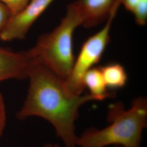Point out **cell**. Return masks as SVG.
Wrapping results in <instances>:
<instances>
[{"label": "cell", "instance_id": "1", "mask_svg": "<svg viewBox=\"0 0 147 147\" xmlns=\"http://www.w3.org/2000/svg\"><path fill=\"white\" fill-rule=\"evenodd\" d=\"M29 87L16 117L20 120L36 117L48 121L65 147H76V122L80 109L96 101L91 95L74 94L65 81L50 69L31 59L27 71Z\"/></svg>", "mask_w": 147, "mask_h": 147}, {"label": "cell", "instance_id": "2", "mask_svg": "<svg viewBox=\"0 0 147 147\" xmlns=\"http://www.w3.org/2000/svg\"><path fill=\"white\" fill-rule=\"evenodd\" d=\"M109 125L102 129L92 127L78 136L76 147H141L143 132L147 125V99L139 96L126 110L121 102L108 109Z\"/></svg>", "mask_w": 147, "mask_h": 147}, {"label": "cell", "instance_id": "3", "mask_svg": "<svg viewBox=\"0 0 147 147\" xmlns=\"http://www.w3.org/2000/svg\"><path fill=\"white\" fill-rule=\"evenodd\" d=\"M82 23L81 16L75 4H69L65 16L58 26L39 37L36 45L27 51L31 59L45 66L65 80L75 61L74 32Z\"/></svg>", "mask_w": 147, "mask_h": 147}, {"label": "cell", "instance_id": "4", "mask_svg": "<svg viewBox=\"0 0 147 147\" xmlns=\"http://www.w3.org/2000/svg\"><path fill=\"white\" fill-rule=\"evenodd\" d=\"M117 11H113L106 24L100 31L89 37L84 43L78 57L75 59L73 68L65 81L66 87L74 94L82 95L85 88L84 75L98 63L110 42V32Z\"/></svg>", "mask_w": 147, "mask_h": 147}, {"label": "cell", "instance_id": "5", "mask_svg": "<svg viewBox=\"0 0 147 147\" xmlns=\"http://www.w3.org/2000/svg\"><path fill=\"white\" fill-rule=\"evenodd\" d=\"M53 0H31L21 11L12 15L3 31L1 40L11 42L24 39L30 28Z\"/></svg>", "mask_w": 147, "mask_h": 147}, {"label": "cell", "instance_id": "6", "mask_svg": "<svg viewBox=\"0 0 147 147\" xmlns=\"http://www.w3.org/2000/svg\"><path fill=\"white\" fill-rule=\"evenodd\" d=\"M81 16L82 25L90 28L107 20L113 11H118V0H78L74 2Z\"/></svg>", "mask_w": 147, "mask_h": 147}, {"label": "cell", "instance_id": "7", "mask_svg": "<svg viewBox=\"0 0 147 147\" xmlns=\"http://www.w3.org/2000/svg\"><path fill=\"white\" fill-rule=\"evenodd\" d=\"M30 62L27 51L14 52L0 47V82L10 79H26Z\"/></svg>", "mask_w": 147, "mask_h": 147}, {"label": "cell", "instance_id": "8", "mask_svg": "<svg viewBox=\"0 0 147 147\" xmlns=\"http://www.w3.org/2000/svg\"><path fill=\"white\" fill-rule=\"evenodd\" d=\"M84 83L85 88L89 90V94L96 101H102L114 95L113 93L108 90L100 67L89 69L84 75Z\"/></svg>", "mask_w": 147, "mask_h": 147}, {"label": "cell", "instance_id": "9", "mask_svg": "<svg viewBox=\"0 0 147 147\" xmlns=\"http://www.w3.org/2000/svg\"><path fill=\"white\" fill-rule=\"evenodd\" d=\"M100 68L108 89H120L125 86L127 75L119 63H110Z\"/></svg>", "mask_w": 147, "mask_h": 147}, {"label": "cell", "instance_id": "10", "mask_svg": "<svg viewBox=\"0 0 147 147\" xmlns=\"http://www.w3.org/2000/svg\"><path fill=\"white\" fill-rule=\"evenodd\" d=\"M132 13L137 24L145 25L147 21V0H141Z\"/></svg>", "mask_w": 147, "mask_h": 147}, {"label": "cell", "instance_id": "11", "mask_svg": "<svg viewBox=\"0 0 147 147\" xmlns=\"http://www.w3.org/2000/svg\"><path fill=\"white\" fill-rule=\"evenodd\" d=\"M30 0H0L10 9L13 15L21 11Z\"/></svg>", "mask_w": 147, "mask_h": 147}, {"label": "cell", "instance_id": "12", "mask_svg": "<svg viewBox=\"0 0 147 147\" xmlns=\"http://www.w3.org/2000/svg\"><path fill=\"white\" fill-rule=\"evenodd\" d=\"M12 15L8 7L0 1V33L5 29Z\"/></svg>", "mask_w": 147, "mask_h": 147}, {"label": "cell", "instance_id": "13", "mask_svg": "<svg viewBox=\"0 0 147 147\" xmlns=\"http://www.w3.org/2000/svg\"><path fill=\"white\" fill-rule=\"evenodd\" d=\"M6 121L7 115L5 103L2 95L0 93V137L2 135L5 130Z\"/></svg>", "mask_w": 147, "mask_h": 147}, {"label": "cell", "instance_id": "14", "mask_svg": "<svg viewBox=\"0 0 147 147\" xmlns=\"http://www.w3.org/2000/svg\"><path fill=\"white\" fill-rule=\"evenodd\" d=\"M121 4H123L125 8L132 13L141 0H118Z\"/></svg>", "mask_w": 147, "mask_h": 147}, {"label": "cell", "instance_id": "15", "mask_svg": "<svg viewBox=\"0 0 147 147\" xmlns=\"http://www.w3.org/2000/svg\"><path fill=\"white\" fill-rule=\"evenodd\" d=\"M42 147H60L59 146L56 144V143H49L44 144Z\"/></svg>", "mask_w": 147, "mask_h": 147}, {"label": "cell", "instance_id": "16", "mask_svg": "<svg viewBox=\"0 0 147 147\" xmlns=\"http://www.w3.org/2000/svg\"><path fill=\"white\" fill-rule=\"evenodd\" d=\"M115 147H119V146H115Z\"/></svg>", "mask_w": 147, "mask_h": 147}]
</instances>
